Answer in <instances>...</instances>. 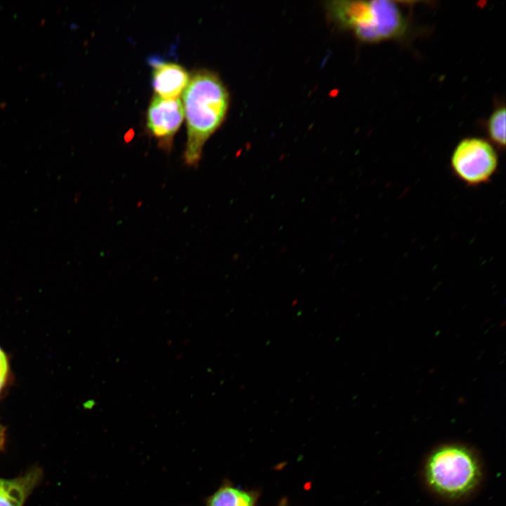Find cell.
Wrapping results in <instances>:
<instances>
[{
	"label": "cell",
	"instance_id": "1",
	"mask_svg": "<svg viewBox=\"0 0 506 506\" xmlns=\"http://www.w3.org/2000/svg\"><path fill=\"white\" fill-rule=\"evenodd\" d=\"M187 141L183 158L197 167L208 138L223 122L228 107V94L214 73L200 70L191 77L183 92Z\"/></svg>",
	"mask_w": 506,
	"mask_h": 506
},
{
	"label": "cell",
	"instance_id": "2",
	"mask_svg": "<svg viewBox=\"0 0 506 506\" xmlns=\"http://www.w3.org/2000/svg\"><path fill=\"white\" fill-rule=\"evenodd\" d=\"M423 477L434 494L456 500L476 490L483 478V469L477 454L469 447L458 443L443 444L427 456Z\"/></svg>",
	"mask_w": 506,
	"mask_h": 506
},
{
	"label": "cell",
	"instance_id": "3",
	"mask_svg": "<svg viewBox=\"0 0 506 506\" xmlns=\"http://www.w3.org/2000/svg\"><path fill=\"white\" fill-rule=\"evenodd\" d=\"M332 17L361 41L377 43L401 37L406 22L398 6L388 0L339 1L328 5Z\"/></svg>",
	"mask_w": 506,
	"mask_h": 506
},
{
	"label": "cell",
	"instance_id": "4",
	"mask_svg": "<svg viewBox=\"0 0 506 506\" xmlns=\"http://www.w3.org/2000/svg\"><path fill=\"white\" fill-rule=\"evenodd\" d=\"M498 167V155L494 147L480 138L460 141L450 157V168L465 185L477 187L489 183Z\"/></svg>",
	"mask_w": 506,
	"mask_h": 506
},
{
	"label": "cell",
	"instance_id": "5",
	"mask_svg": "<svg viewBox=\"0 0 506 506\" xmlns=\"http://www.w3.org/2000/svg\"><path fill=\"white\" fill-rule=\"evenodd\" d=\"M183 107L179 98L165 99L155 95L148 106L146 126L157 140L158 146L169 152L173 138L183 119Z\"/></svg>",
	"mask_w": 506,
	"mask_h": 506
},
{
	"label": "cell",
	"instance_id": "6",
	"mask_svg": "<svg viewBox=\"0 0 506 506\" xmlns=\"http://www.w3.org/2000/svg\"><path fill=\"white\" fill-rule=\"evenodd\" d=\"M189 74L180 65L155 63L153 85L156 95L165 99L178 98L189 82Z\"/></svg>",
	"mask_w": 506,
	"mask_h": 506
},
{
	"label": "cell",
	"instance_id": "7",
	"mask_svg": "<svg viewBox=\"0 0 506 506\" xmlns=\"http://www.w3.org/2000/svg\"><path fill=\"white\" fill-rule=\"evenodd\" d=\"M40 475L38 469H32L18 478H0V506H23L25 500L38 484Z\"/></svg>",
	"mask_w": 506,
	"mask_h": 506
},
{
	"label": "cell",
	"instance_id": "8",
	"mask_svg": "<svg viewBox=\"0 0 506 506\" xmlns=\"http://www.w3.org/2000/svg\"><path fill=\"white\" fill-rule=\"evenodd\" d=\"M254 499L247 492L226 486L216 491L209 499L208 506H254Z\"/></svg>",
	"mask_w": 506,
	"mask_h": 506
},
{
	"label": "cell",
	"instance_id": "9",
	"mask_svg": "<svg viewBox=\"0 0 506 506\" xmlns=\"http://www.w3.org/2000/svg\"><path fill=\"white\" fill-rule=\"evenodd\" d=\"M505 108H497L490 116L487 130L489 137L498 146L505 145Z\"/></svg>",
	"mask_w": 506,
	"mask_h": 506
},
{
	"label": "cell",
	"instance_id": "10",
	"mask_svg": "<svg viewBox=\"0 0 506 506\" xmlns=\"http://www.w3.org/2000/svg\"><path fill=\"white\" fill-rule=\"evenodd\" d=\"M8 372V363L6 356L0 347V392L5 385Z\"/></svg>",
	"mask_w": 506,
	"mask_h": 506
},
{
	"label": "cell",
	"instance_id": "11",
	"mask_svg": "<svg viewBox=\"0 0 506 506\" xmlns=\"http://www.w3.org/2000/svg\"><path fill=\"white\" fill-rule=\"evenodd\" d=\"M5 441V429L0 424V450L3 448Z\"/></svg>",
	"mask_w": 506,
	"mask_h": 506
}]
</instances>
